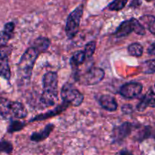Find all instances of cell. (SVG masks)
<instances>
[{
    "instance_id": "cell-30",
    "label": "cell",
    "mask_w": 155,
    "mask_h": 155,
    "mask_svg": "<svg viewBox=\"0 0 155 155\" xmlns=\"http://www.w3.org/2000/svg\"><path fill=\"white\" fill-rule=\"evenodd\" d=\"M154 87H155V85H154Z\"/></svg>"
},
{
    "instance_id": "cell-2",
    "label": "cell",
    "mask_w": 155,
    "mask_h": 155,
    "mask_svg": "<svg viewBox=\"0 0 155 155\" xmlns=\"http://www.w3.org/2000/svg\"><path fill=\"white\" fill-rule=\"evenodd\" d=\"M40 54V51L33 45L23 54L18 64V78L20 81H29L36 59Z\"/></svg>"
},
{
    "instance_id": "cell-7",
    "label": "cell",
    "mask_w": 155,
    "mask_h": 155,
    "mask_svg": "<svg viewBox=\"0 0 155 155\" xmlns=\"http://www.w3.org/2000/svg\"><path fill=\"white\" fill-rule=\"evenodd\" d=\"M104 77V70L98 68H92L80 77V82L83 85L92 86L100 83Z\"/></svg>"
},
{
    "instance_id": "cell-12",
    "label": "cell",
    "mask_w": 155,
    "mask_h": 155,
    "mask_svg": "<svg viewBox=\"0 0 155 155\" xmlns=\"http://www.w3.org/2000/svg\"><path fill=\"white\" fill-rule=\"evenodd\" d=\"M100 105L107 111H114L117 109V103L116 99L110 95H101L99 99Z\"/></svg>"
},
{
    "instance_id": "cell-11",
    "label": "cell",
    "mask_w": 155,
    "mask_h": 155,
    "mask_svg": "<svg viewBox=\"0 0 155 155\" xmlns=\"http://www.w3.org/2000/svg\"><path fill=\"white\" fill-rule=\"evenodd\" d=\"M133 130V125L130 123H124L114 130L115 141H122L128 137Z\"/></svg>"
},
{
    "instance_id": "cell-29",
    "label": "cell",
    "mask_w": 155,
    "mask_h": 155,
    "mask_svg": "<svg viewBox=\"0 0 155 155\" xmlns=\"http://www.w3.org/2000/svg\"><path fill=\"white\" fill-rule=\"evenodd\" d=\"M154 5H155V0H154Z\"/></svg>"
},
{
    "instance_id": "cell-27",
    "label": "cell",
    "mask_w": 155,
    "mask_h": 155,
    "mask_svg": "<svg viewBox=\"0 0 155 155\" xmlns=\"http://www.w3.org/2000/svg\"><path fill=\"white\" fill-rule=\"evenodd\" d=\"M116 155H134L131 151H130L127 149H123L120 150L119 152L117 153Z\"/></svg>"
},
{
    "instance_id": "cell-4",
    "label": "cell",
    "mask_w": 155,
    "mask_h": 155,
    "mask_svg": "<svg viewBox=\"0 0 155 155\" xmlns=\"http://www.w3.org/2000/svg\"><path fill=\"white\" fill-rule=\"evenodd\" d=\"M131 33L143 36L145 34V29L144 26L136 18L124 21L117 29L114 36L117 38H122L129 36Z\"/></svg>"
},
{
    "instance_id": "cell-17",
    "label": "cell",
    "mask_w": 155,
    "mask_h": 155,
    "mask_svg": "<svg viewBox=\"0 0 155 155\" xmlns=\"http://www.w3.org/2000/svg\"><path fill=\"white\" fill-rule=\"evenodd\" d=\"M128 52L130 55L135 56V57H140L143 54V47L138 42L132 43L128 47Z\"/></svg>"
},
{
    "instance_id": "cell-19",
    "label": "cell",
    "mask_w": 155,
    "mask_h": 155,
    "mask_svg": "<svg viewBox=\"0 0 155 155\" xmlns=\"http://www.w3.org/2000/svg\"><path fill=\"white\" fill-rule=\"evenodd\" d=\"M127 0H114L107 6V8L110 11L122 10L126 6Z\"/></svg>"
},
{
    "instance_id": "cell-18",
    "label": "cell",
    "mask_w": 155,
    "mask_h": 155,
    "mask_svg": "<svg viewBox=\"0 0 155 155\" xmlns=\"http://www.w3.org/2000/svg\"><path fill=\"white\" fill-rule=\"evenodd\" d=\"M141 21L147 26L149 31L155 36V17L151 15H146L141 18Z\"/></svg>"
},
{
    "instance_id": "cell-13",
    "label": "cell",
    "mask_w": 155,
    "mask_h": 155,
    "mask_svg": "<svg viewBox=\"0 0 155 155\" xmlns=\"http://www.w3.org/2000/svg\"><path fill=\"white\" fill-rule=\"evenodd\" d=\"M54 126L53 124H48L47 126H45V128L42 130H41L40 132H35L30 136V140L33 141V142H39L41 141L45 140V139L49 136V135L51 134V133L52 132L53 129H54Z\"/></svg>"
},
{
    "instance_id": "cell-22",
    "label": "cell",
    "mask_w": 155,
    "mask_h": 155,
    "mask_svg": "<svg viewBox=\"0 0 155 155\" xmlns=\"http://www.w3.org/2000/svg\"><path fill=\"white\" fill-rule=\"evenodd\" d=\"M13 151V146L12 144L7 141H2L0 142V153H6L10 154Z\"/></svg>"
},
{
    "instance_id": "cell-15",
    "label": "cell",
    "mask_w": 155,
    "mask_h": 155,
    "mask_svg": "<svg viewBox=\"0 0 155 155\" xmlns=\"http://www.w3.org/2000/svg\"><path fill=\"white\" fill-rule=\"evenodd\" d=\"M86 58V56L84 51H77L74 52V54L71 56L70 63H71V66L77 67L82 64L85 61Z\"/></svg>"
},
{
    "instance_id": "cell-26",
    "label": "cell",
    "mask_w": 155,
    "mask_h": 155,
    "mask_svg": "<svg viewBox=\"0 0 155 155\" xmlns=\"http://www.w3.org/2000/svg\"><path fill=\"white\" fill-rule=\"evenodd\" d=\"M148 53L151 55H155V42L151 44L148 48Z\"/></svg>"
},
{
    "instance_id": "cell-21",
    "label": "cell",
    "mask_w": 155,
    "mask_h": 155,
    "mask_svg": "<svg viewBox=\"0 0 155 155\" xmlns=\"http://www.w3.org/2000/svg\"><path fill=\"white\" fill-rule=\"evenodd\" d=\"M95 48H96V43L94 41L92 42H89L85 45L84 48V52L86 54V58H89L92 57L93 55L94 52L95 51Z\"/></svg>"
},
{
    "instance_id": "cell-6",
    "label": "cell",
    "mask_w": 155,
    "mask_h": 155,
    "mask_svg": "<svg viewBox=\"0 0 155 155\" xmlns=\"http://www.w3.org/2000/svg\"><path fill=\"white\" fill-rule=\"evenodd\" d=\"M83 14V5H80L68 15L65 27V32L69 39H72L77 35Z\"/></svg>"
},
{
    "instance_id": "cell-23",
    "label": "cell",
    "mask_w": 155,
    "mask_h": 155,
    "mask_svg": "<svg viewBox=\"0 0 155 155\" xmlns=\"http://www.w3.org/2000/svg\"><path fill=\"white\" fill-rule=\"evenodd\" d=\"M145 73H155V59L147 61L144 63Z\"/></svg>"
},
{
    "instance_id": "cell-25",
    "label": "cell",
    "mask_w": 155,
    "mask_h": 155,
    "mask_svg": "<svg viewBox=\"0 0 155 155\" xmlns=\"http://www.w3.org/2000/svg\"><path fill=\"white\" fill-rule=\"evenodd\" d=\"M14 30H15V24L13 22H9L5 25L3 31L7 33L8 35H9V36H12Z\"/></svg>"
},
{
    "instance_id": "cell-3",
    "label": "cell",
    "mask_w": 155,
    "mask_h": 155,
    "mask_svg": "<svg viewBox=\"0 0 155 155\" xmlns=\"http://www.w3.org/2000/svg\"><path fill=\"white\" fill-rule=\"evenodd\" d=\"M27 115V109L21 103L0 98V117L6 119H23Z\"/></svg>"
},
{
    "instance_id": "cell-10",
    "label": "cell",
    "mask_w": 155,
    "mask_h": 155,
    "mask_svg": "<svg viewBox=\"0 0 155 155\" xmlns=\"http://www.w3.org/2000/svg\"><path fill=\"white\" fill-rule=\"evenodd\" d=\"M69 106L70 105L68 104H67V103L65 102H63L61 105H58V107H56L55 108L53 109V110H49V111L46 112V113L42 114H39L38 115V116L35 117L34 118H33V119L31 120V122H33V121L45 120L48 119V118L57 116V115L60 114L61 113H62L64 110H66Z\"/></svg>"
},
{
    "instance_id": "cell-1",
    "label": "cell",
    "mask_w": 155,
    "mask_h": 155,
    "mask_svg": "<svg viewBox=\"0 0 155 155\" xmlns=\"http://www.w3.org/2000/svg\"><path fill=\"white\" fill-rule=\"evenodd\" d=\"M58 77L57 73L48 72L43 76V92L41 96V102L46 107H51L58 100Z\"/></svg>"
},
{
    "instance_id": "cell-9",
    "label": "cell",
    "mask_w": 155,
    "mask_h": 155,
    "mask_svg": "<svg viewBox=\"0 0 155 155\" xmlns=\"http://www.w3.org/2000/svg\"><path fill=\"white\" fill-rule=\"evenodd\" d=\"M142 85L139 83H128L123 85L120 89V94L126 98H135L142 91Z\"/></svg>"
},
{
    "instance_id": "cell-24",
    "label": "cell",
    "mask_w": 155,
    "mask_h": 155,
    "mask_svg": "<svg viewBox=\"0 0 155 155\" xmlns=\"http://www.w3.org/2000/svg\"><path fill=\"white\" fill-rule=\"evenodd\" d=\"M11 38H12V36L8 35L4 31L0 32V47L6 45V43Z\"/></svg>"
},
{
    "instance_id": "cell-5",
    "label": "cell",
    "mask_w": 155,
    "mask_h": 155,
    "mask_svg": "<svg viewBox=\"0 0 155 155\" xmlns=\"http://www.w3.org/2000/svg\"><path fill=\"white\" fill-rule=\"evenodd\" d=\"M61 96L63 102L67 103L69 105L74 107L80 106L83 103L84 96L83 94L77 89H76L71 83H65L61 90Z\"/></svg>"
},
{
    "instance_id": "cell-14",
    "label": "cell",
    "mask_w": 155,
    "mask_h": 155,
    "mask_svg": "<svg viewBox=\"0 0 155 155\" xmlns=\"http://www.w3.org/2000/svg\"><path fill=\"white\" fill-rule=\"evenodd\" d=\"M50 45V40L46 37H39L33 42V46L37 48L41 53L44 52L48 48Z\"/></svg>"
},
{
    "instance_id": "cell-28",
    "label": "cell",
    "mask_w": 155,
    "mask_h": 155,
    "mask_svg": "<svg viewBox=\"0 0 155 155\" xmlns=\"http://www.w3.org/2000/svg\"><path fill=\"white\" fill-rule=\"evenodd\" d=\"M145 1H147V2H151V1H153V0H145Z\"/></svg>"
},
{
    "instance_id": "cell-8",
    "label": "cell",
    "mask_w": 155,
    "mask_h": 155,
    "mask_svg": "<svg viewBox=\"0 0 155 155\" xmlns=\"http://www.w3.org/2000/svg\"><path fill=\"white\" fill-rule=\"evenodd\" d=\"M12 48L8 45L0 47V76L8 80L11 77L8 58L12 54Z\"/></svg>"
},
{
    "instance_id": "cell-16",
    "label": "cell",
    "mask_w": 155,
    "mask_h": 155,
    "mask_svg": "<svg viewBox=\"0 0 155 155\" xmlns=\"http://www.w3.org/2000/svg\"><path fill=\"white\" fill-rule=\"evenodd\" d=\"M147 107H155V98L154 97L146 95L137 105V109L139 111H143Z\"/></svg>"
},
{
    "instance_id": "cell-20",
    "label": "cell",
    "mask_w": 155,
    "mask_h": 155,
    "mask_svg": "<svg viewBox=\"0 0 155 155\" xmlns=\"http://www.w3.org/2000/svg\"><path fill=\"white\" fill-rule=\"evenodd\" d=\"M25 126V123L20 120H12L10 123L8 128V132L9 133H15V132L20 131L22 130Z\"/></svg>"
}]
</instances>
